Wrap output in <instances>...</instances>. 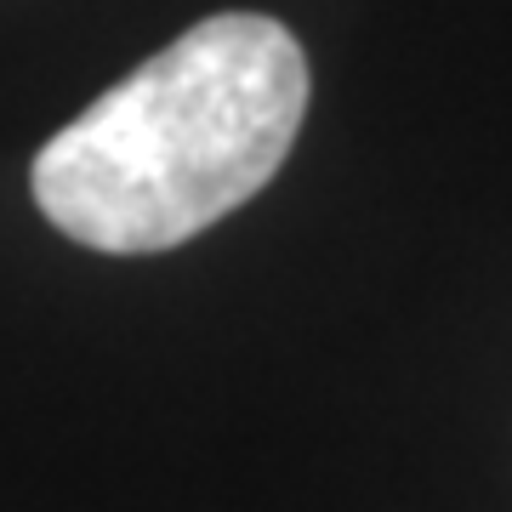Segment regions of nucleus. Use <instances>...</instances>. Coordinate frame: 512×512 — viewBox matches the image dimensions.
Segmentation results:
<instances>
[{
  "label": "nucleus",
  "instance_id": "1",
  "mask_svg": "<svg viewBox=\"0 0 512 512\" xmlns=\"http://www.w3.org/2000/svg\"><path fill=\"white\" fill-rule=\"evenodd\" d=\"M302 114L296 35L262 12H217L40 148L35 200L57 234L92 251H171L274 177Z\"/></svg>",
  "mask_w": 512,
  "mask_h": 512
}]
</instances>
